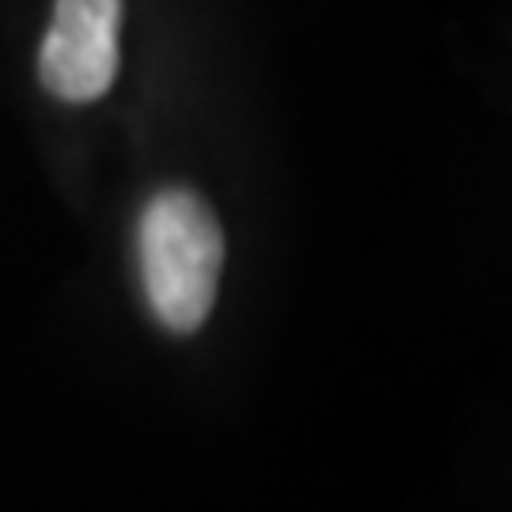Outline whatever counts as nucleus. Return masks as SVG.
Instances as JSON below:
<instances>
[{
    "label": "nucleus",
    "instance_id": "1",
    "mask_svg": "<svg viewBox=\"0 0 512 512\" xmlns=\"http://www.w3.org/2000/svg\"><path fill=\"white\" fill-rule=\"evenodd\" d=\"M224 232L202 194L167 186L152 194L137 220V270L148 311L171 334L202 330L217 304Z\"/></svg>",
    "mask_w": 512,
    "mask_h": 512
},
{
    "label": "nucleus",
    "instance_id": "2",
    "mask_svg": "<svg viewBox=\"0 0 512 512\" xmlns=\"http://www.w3.org/2000/svg\"><path fill=\"white\" fill-rule=\"evenodd\" d=\"M122 0H54L38 80L61 103H95L122 69Z\"/></svg>",
    "mask_w": 512,
    "mask_h": 512
}]
</instances>
